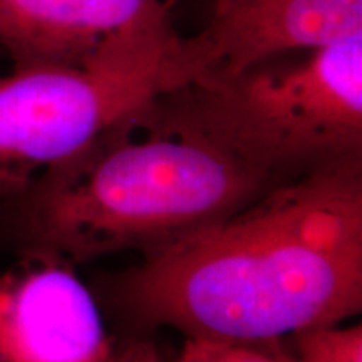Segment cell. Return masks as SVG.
Wrapping results in <instances>:
<instances>
[{"label":"cell","mask_w":362,"mask_h":362,"mask_svg":"<svg viewBox=\"0 0 362 362\" xmlns=\"http://www.w3.org/2000/svg\"><path fill=\"white\" fill-rule=\"evenodd\" d=\"M128 309L187 339L279 342L362 310V156L279 181L232 215L143 259Z\"/></svg>","instance_id":"obj_1"},{"label":"cell","mask_w":362,"mask_h":362,"mask_svg":"<svg viewBox=\"0 0 362 362\" xmlns=\"http://www.w3.org/2000/svg\"><path fill=\"white\" fill-rule=\"evenodd\" d=\"M155 101L0 194V242L22 259L71 265L119 252L146 259L282 181L171 123Z\"/></svg>","instance_id":"obj_2"},{"label":"cell","mask_w":362,"mask_h":362,"mask_svg":"<svg viewBox=\"0 0 362 362\" xmlns=\"http://www.w3.org/2000/svg\"><path fill=\"white\" fill-rule=\"evenodd\" d=\"M155 107L280 180L362 156V35L197 81Z\"/></svg>","instance_id":"obj_3"},{"label":"cell","mask_w":362,"mask_h":362,"mask_svg":"<svg viewBox=\"0 0 362 362\" xmlns=\"http://www.w3.org/2000/svg\"><path fill=\"white\" fill-rule=\"evenodd\" d=\"M194 78L173 13L116 35L78 64L12 66L0 76V194Z\"/></svg>","instance_id":"obj_4"},{"label":"cell","mask_w":362,"mask_h":362,"mask_svg":"<svg viewBox=\"0 0 362 362\" xmlns=\"http://www.w3.org/2000/svg\"><path fill=\"white\" fill-rule=\"evenodd\" d=\"M0 362H143L116 347L71 264L25 259L0 274Z\"/></svg>","instance_id":"obj_5"},{"label":"cell","mask_w":362,"mask_h":362,"mask_svg":"<svg viewBox=\"0 0 362 362\" xmlns=\"http://www.w3.org/2000/svg\"><path fill=\"white\" fill-rule=\"evenodd\" d=\"M357 35L362 0H211L205 27L188 37L198 62L193 83Z\"/></svg>","instance_id":"obj_6"},{"label":"cell","mask_w":362,"mask_h":362,"mask_svg":"<svg viewBox=\"0 0 362 362\" xmlns=\"http://www.w3.org/2000/svg\"><path fill=\"white\" fill-rule=\"evenodd\" d=\"M178 0H0V54L12 66L78 64Z\"/></svg>","instance_id":"obj_7"},{"label":"cell","mask_w":362,"mask_h":362,"mask_svg":"<svg viewBox=\"0 0 362 362\" xmlns=\"http://www.w3.org/2000/svg\"><path fill=\"white\" fill-rule=\"evenodd\" d=\"M291 339L288 362H362V325L330 324L298 330Z\"/></svg>","instance_id":"obj_8"},{"label":"cell","mask_w":362,"mask_h":362,"mask_svg":"<svg viewBox=\"0 0 362 362\" xmlns=\"http://www.w3.org/2000/svg\"><path fill=\"white\" fill-rule=\"evenodd\" d=\"M279 342H235L218 339H185L173 362H288Z\"/></svg>","instance_id":"obj_9"},{"label":"cell","mask_w":362,"mask_h":362,"mask_svg":"<svg viewBox=\"0 0 362 362\" xmlns=\"http://www.w3.org/2000/svg\"><path fill=\"white\" fill-rule=\"evenodd\" d=\"M0 56H2V54H0Z\"/></svg>","instance_id":"obj_10"}]
</instances>
